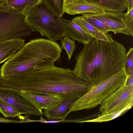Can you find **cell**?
Segmentation results:
<instances>
[{
  "label": "cell",
  "mask_w": 133,
  "mask_h": 133,
  "mask_svg": "<svg viewBox=\"0 0 133 133\" xmlns=\"http://www.w3.org/2000/svg\"><path fill=\"white\" fill-rule=\"evenodd\" d=\"M3 85L20 91H41L58 94L63 98L75 96L79 98L94 85L79 77L73 70L55 65L5 77Z\"/></svg>",
  "instance_id": "obj_1"
},
{
  "label": "cell",
  "mask_w": 133,
  "mask_h": 133,
  "mask_svg": "<svg viewBox=\"0 0 133 133\" xmlns=\"http://www.w3.org/2000/svg\"><path fill=\"white\" fill-rule=\"evenodd\" d=\"M127 53L124 45L116 41L94 39L76 56L73 71L82 79L95 85L123 68Z\"/></svg>",
  "instance_id": "obj_2"
},
{
  "label": "cell",
  "mask_w": 133,
  "mask_h": 133,
  "mask_svg": "<svg viewBox=\"0 0 133 133\" xmlns=\"http://www.w3.org/2000/svg\"><path fill=\"white\" fill-rule=\"evenodd\" d=\"M62 50L58 44L48 39H31L1 66L0 77L18 76L34 69L54 66L59 60Z\"/></svg>",
  "instance_id": "obj_3"
},
{
  "label": "cell",
  "mask_w": 133,
  "mask_h": 133,
  "mask_svg": "<svg viewBox=\"0 0 133 133\" xmlns=\"http://www.w3.org/2000/svg\"><path fill=\"white\" fill-rule=\"evenodd\" d=\"M22 12L28 24L41 35L52 41H56L64 36L61 20L41 1L33 6L28 7Z\"/></svg>",
  "instance_id": "obj_4"
},
{
  "label": "cell",
  "mask_w": 133,
  "mask_h": 133,
  "mask_svg": "<svg viewBox=\"0 0 133 133\" xmlns=\"http://www.w3.org/2000/svg\"><path fill=\"white\" fill-rule=\"evenodd\" d=\"M127 76L123 67L115 74L94 85L75 102L70 113L90 109L101 105L111 94L124 84Z\"/></svg>",
  "instance_id": "obj_5"
},
{
  "label": "cell",
  "mask_w": 133,
  "mask_h": 133,
  "mask_svg": "<svg viewBox=\"0 0 133 133\" xmlns=\"http://www.w3.org/2000/svg\"><path fill=\"white\" fill-rule=\"evenodd\" d=\"M34 31L22 12L0 7V42L25 38Z\"/></svg>",
  "instance_id": "obj_6"
},
{
  "label": "cell",
  "mask_w": 133,
  "mask_h": 133,
  "mask_svg": "<svg viewBox=\"0 0 133 133\" xmlns=\"http://www.w3.org/2000/svg\"><path fill=\"white\" fill-rule=\"evenodd\" d=\"M82 15L91 17L104 23L112 29L115 34L133 35V17L127 16V13L105 11L101 13H87Z\"/></svg>",
  "instance_id": "obj_7"
},
{
  "label": "cell",
  "mask_w": 133,
  "mask_h": 133,
  "mask_svg": "<svg viewBox=\"0 0 133 133\" xmlns=\"http://www.w3.org/2000/svg\"><path fill=\"white\" fill-rule=\"evenodd\" d=\"M133 105V85L124 84L108 96L100 105L102 114L118 112Z\"/></svg>",
  "instance_id": "obj_8"
},
{
  "label": "cell",
  "mask_w": 133,
  "mask_h": 133,
  "mask_svg": "<svg viewBox=\"0 0 133 133\" xmlns=\"http://www.w3.org/2000/svg\"><path fill=\"white\" fill-rule=\"evenodd\" d=\"M0 99L14 107L21 114L43 115L42 110L23 95L20 90L0 86Z\"/></svg>",
  "instance_id": "obj_9"
},
{
  "label": "cell",
  "mask_w": 133,
  "mask_h": 133,
  "mask_svg": "<svg viewBox=\"0 0 133 133\" xmlns=\"http://www.w3.org/2000/svg\"><path fill=\"white\" fill-rule=\"evenodd\" d=\"M21 93L39 109H51L63 98L57 94L30 90H20Z\"/></svg>",
  "instance_id": "obj_10"
},
{
  "label": "cell",
  "mask_w": 133,
  "mask_h": 133,
  "mask_svg": "<svg viewBox=\"0 0 133 133\" xmlns=\"http://www.w3.org/2000/svg\"><path fill=\"white\" fill-rule=\"evenodd\" d=\"M63 10L64 13L72 15L105 11L98 4L89 2L86 0H63Z\"/></svg>",
  "instance_id": "obj_11"
},
{
  "label": "cell",
  "mask_w": 133,
  "mask_h": 133,
  "mask_svg": "<svg viewBox=\"0 0 133 133\" xmlns=\"http://www.w3.org/2000/svg\"><path fill=\"white\" fill-rule=\"evenodd\" d=\"M61 19L63 27L64 36L68 37L84 45L89 44L94 39L75 22L63 18Z\"/></svg>",
  "instance_id": "obj_12"
},
{
  "label": "cell",
  "mask_w": 133,
  "mask_h": 133,
  "mask_svg": "<svg viewBox=\"0 0 133 133\" xmlns=\"http://www.w3.org/2000/svg\"><path fill=\"white\" fill-rule=\"evenodd\" d=\"M78 98L75 96L63 98L52 108L44 110V115L49 120L65 119L70 113L72 107Z\"/></svg>",
  "instance_id": "obj_13"
},
{
  "label": "cell",
  "mask_w": 133,
  "mask_h": 133,
  "mask_svg": "<svg viewBox=\"0 0 133 133\" xmlns=\"http://www.w3.org/2000/svg\"><path fill=\"white\" fill-rule=\"evenodd\" d=\"M22 38L11 39L0 42V64L11 57L24 45Z\"/></svg>",
  "instance_id": "obj_14"
},
{
  "label": "cell",
  "mask_w": 133,
  "mask_h": 133,
  "mask_svg": "<svg viewBox=\"0 0 133 133\" xmlns=\"http://www.w3.org/2000/svg\"><path fill=\"white\" fill-rule=\"evenodd\" d=\"M71 20L79 26L95 40L108 42H112L114 41L108 32L97 29L86 21L81 16L76 17Z\"/></svg>",
  "instance_id": "obj_15"
},
{
  "label": "cell",
  "mask_w": 133,
  "mask_h": 133,
  "mask_svg": "<svg viewBox=\"0 0 133 133\" xmlns=\"http://www.w3.org/2000/svg\"><path fill=\"white\" fill-rule=\"evenodd\" d=\"M100 5L105 10L116 12H123L127 8L126 0H86Z\"/></svg>",
  "instance_id": "obj_16"
},
{
  "label": "cell",
  "mask_w": 133,
  "mask_h": 133,
  "mask_svg": "<svg viewBox=\"0 0 133 133\" xmlns=\"http://www.w3.org/2000/svg\"><path fill=\"white\" fill-rule=\"evenodd\" d=\"M41 0H6L0 3V7L22 12L26 8L33 6Z\"/></svg>",
  "instance_id": "obj_17"
},
{
  "label": "cell",
  "mask_w": 133,
  "mask_h": 133,
  "mask_svg": "<svg viewBox=\"0 0 133 133\" xmlns=\"http://www.w3.org/2000/svg\"><path fill=\"white\" fill-rule=\"evenodd\" d=\"M131 107H128L118 112L102 114L97 117L92 119L86 120L79 121L78 123L98 122L102 123L111 120L120 116L127 112Z\"/></svg>",
  "instance_id": "obj_18"
},
{
  "label": "cell",
  "mask_w": 133,
  "mask_h": 133,
  "mask_svg": "<svg viewBox=\"0 0 133 133\" xmlns=\"http://www.w3.org/2000/svg\"><path fill=\"white\" fill-rule=\"evenodd\" d=\"M58 18H61L64 13L63 10V0H41Z\"/></svg>",
  "instance_id": "obj_19"
},
{
  "label": "cell",
  "mask_w": 133,
  "mask_h": 133,
  "mask_svg": "<svg viewBox=\"0 0 133 133\" xmlns=\"http://www.w3.org/2000/svg\"><path fill=\"white\" fill-rule=\"evenodd\" d=\"M0 112L5 117L19 116L20 113L14 106L0 99Z\"/></svg>",
  "instance_id": "obj_20"
},
{
  "label": "cell",
  "mask_w": 133,
  "mask_h": 133,
  "mask_svg": "<svg viewBox=\"0 0 133 133\" xmlns=\"http://www.w3.org/2000/svg\"><path fill=\"white\" fill-rule=\"evenodd\" d=\"M61 39L62 49H64L67 53L69 60H70L73 52L75 50L76 46L74 41L69 37L64 36Z\"/></svg>",
  "instance_id": "obj_21"
},
{
  "label": "cell",
  "mask_w": 133,
  "mask_h": 133,
  "mask_svg": "<svg viewBox=\"0 0 133 133\" xmlns=\"http://www.w3.org/2000/svg\"><path fill=\"white\" fill-rule=\"evenodd\" d=\"M81 16L86 21L100 31L108 32L112 31L110 28L100 21L83 15Z\"/></svg>",
  "instance_id": "obj_22"
},
{
  "label": "cell",
  "mask_w": 133,
  "mask_h": 133,
  "mask_svg": "<svg viewBox=\"0 0 133 133\" xmlns=\"http://www.w3.org/2000/svg\"><path fill=\"white\" fill-rule=\"evenodd\" d=\"M127 76L133 74V49L127 52L123 67Z\"/></svg>",
  "instance_id": "obj_23"
},
{
  "label": "cell",
  "mask_w": 133,
  "mask_h": 133,
  "mask_svg": "<svg viewBox=\"0 0 133 133\" xmlns=\"http://www.w3.org/2000/svg\"><path fill=\"white\" fill-rule=\"evenodd\" d=\"M41 122L42 123H57L61 122H74V120H69L64 119L59 121H54V120L46 121L44 119L43 117L41 118Z\"/></svg>",
  "instance_id": "obj_24"
},
{
  "label": "cell",
  "mask_w": 133,
  "mask_h": 133,
  "mask_svg": "<svg viewBox=\"0 0 133 133\" xmlns=\"http://www.w3.org/2000/svg\"><path fill=\"white\" fill-rule=\"evenodd\" d=\"M124 84L125 86L133 85V74L127 76Z\"/></svg>",
  "instance_id": "obj_25"
},
{
  "label": "cell",
  "mask_w": 133,
  "mask_h": 133,
  "mask_svg": "<svg viewBox=\"0 0 133 133\" xmlns=\"http://www.w3.org/2000/svg\"><path fill=\"white\" fill-rule=\"evenodd\" d=\"M19 123L18 120H13L3 118L0 116V123Z\"/></svg>",
  "instance_id": "obj_26"
},
{
  "label": "cell",
  "mask_w": 133,
  "mask_h": 133,
  "mask_svg": "<svg viewBox=\"0 0 133 133\" xmlns=\"http://www.w3.org/2000/svg\"><path fill=\"white\" fill-rule=\"evenodd\" d=\"M127 12H129L133 9V0H126Z\"/></svg>",
  "instance_id": "obj_27"
},
{
  "label": "cell",
  "mask_w": 133,
  "mask_h": 133,
  "mask_svg": "<svg viewBox=\"0 0 133 133\" xmlns=\"http://www.w3.org/2000/svg\"><path fill=\"white\" fill-rule=\"evenodd\" d=\"M6 0H0V3L2 2L5 1Z\"/></svg>",
  "instance_id": "obj_28"
}]
</instances>
